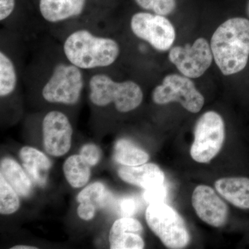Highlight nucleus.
<instances>
[{"instance_id": "3", "label": "nucleus", "mask_w": 249, "mask_h": 249, "mask_svg": "<svg viewBox=\"0 0 249 249\" xmlns=\"http://www.w3.org/2000/svg\"><path fill=\"white\" fill-rule=\"evenodd\" d=\"M90 101L97 107L114 104L119 112L133 111L142 104L143 93L141 87L132 80L118 82L109 75L99 73L90 77Z\"/></svg>"}, {"instance_id": "29", "label": "nucleus", "mask_w": 249, "mask_h": 249, "mask_svg": "<svg viewBox=\"0 0 249 249\" xmlns=\"http://www.w3.org/2000/svg\"><path fill=\"white\" fill-rule=\"evenodd\" d=\"M37 247H33V246L27 245H17L11 247V249H37Z\"/></svg>"}, {"instance_id": "13", "label": "nucleus", "mask_w": 249, "mask_h": 249, "mask_svg": "<svg viewBox=\"0 0 249 249\" xmlns=\"http://www.w3.org/2000/svg\"><path fill=\"white\" fill-rule=\"evenodd\" d=\"M118 175L124 182L145 190L164 184V173L155 163H144L137 166L122 165L118 170Z\"/></svg>"}, {"instance_id": "30", "label": "nucleus", "mask_w": 249, "mask_h": 249, "mask_svg": "<svg viewBox=\"0 0 249 249\" xmlns=\"http://www.w3.org/2000/svg\"><path fill=\"white\" fill-rule=\"evenodd\" d=\"M247 10H248V14L249 15V4H248V7H247Z\"/></svg>"}, {"instance_id": "12", "label": "nucleus", "mask_w": 249, "mask_h": 249, "mask_svg": "<svg viewBox=\"0 0 249 249\" xmlns=\"http://www.w3.org/2000/svg\"><path fill=\"white\" fill-rule=\"evenodd\" d=\"M142 231L143 227L137 219L131 217L117 219L109 231V247L111 249H144Z\"/></svg>"}, {"instance_id": "4", "label": "nucleus", "mask_w": 249, "mask_h": 249, "mask_svg": "<svg viewBox=\"0 0 249 249\" xmlns=\"http://www.w3.org/2000/svg\"><path fill=\"white\" fill-rule=\"evenodd\" d=\"M85 85L83 70L65 59L55 64L42 88L47 102L73 106L79 101Z\"/></svg>"}, {"instance_id": "10", "label": "nucleus", "mask_w": 249, "mask_h": 249, "mask_svg": "<svg viewBox=\"0 0 249 249\" xmlns=\"http://www.w3.org/2000/svg\"><path fill=\"white\" fill-rule=\"evenodd\" d=\"M42 128L44 148L47 154L60 157L70 151L73 127L64 113L55 110L49 111L44 117Z\"/></svg>"}, {"instance_id": "7", "label": "nucleus", "mask_w": 249, "mask_h": 249, "mask_svg": "<svg viewBox=\"0 0 249 249\" xmlns=\"http://www.w3.org/2000/svg\"><path fill=\"white\" fill-rule=\"evenodd\" d=\"M152 98L157 105L178 102L192 113H197L204 104V98L188 77L178 74L168 75L161 84L152 91Z\"/></svg>"}, {"instance_id": "15", "label": "nucleus", "mask_w": 249, "mask_h": 249, "mask_svg": "<svg viewBox=\"0 0 249 249\" xmlns=\"http://www.w3.org/2000/svg\"><path fill=\"white\" fill-rule=\"evenodd\" d=\"M19 156L23 168L32 181L41 187L45 186L47 174L52 166V161L48 157L40 150L29 146L21 148Z\"/></svg>"}, {"instance_id": "18", "label": "nucleus", "mask_w": 249, "mask_h": 249, "mask_svg": "<svg viewBox=\"0 0 249 249\" xmlns=\"http://www.w3.org/2000/svg\"><path fill=\"white\" fill-rule=\"evenodd\" d=\"M114 160L116 163L127 166H137L147 163L150 156L145 150L125 139H119L114 147Z\"/></svg>"}, {"instance_id": "20", "label": "nucleus", "mask_w": 249, "mask_h": 249, "mask_svg": "<svg viewBox=\"0 0 249 249\" xmlns=\"http://www.w3.org/2000/svg\"><path fill=\"white\" fill-rule=\"evenodd\" d=\"M17 69L4 51L0 52V96L5 98L14 92L18 85Z\"/></svg>"}, {"instance_id": "2", "label": "nucleus", "mask_w": 249, "mask_h": 249, "mask_svg": "<svg viewBox=\"0 0 249 249\" xmlns=\"http://www.w3.org/2000/svg\"><path fill=\"white\" fill-rule=\"evenodd\" d=\"M62 50L65 59L82 70L109 67L121 52L114 39L96 35L87 29L71 33L64 41Z\"/></svg>"}, {"instance_id": "16", "label": "nucleus", "mask_w": 249, "mask_h": 249, "mask_svg": "<svg viewBox=\"0 0 249 249\" xmlns=\"http://www.w3.org/2000/svg\"><path fill=\"white\" fill-rule=\"evenodd\" d=\"M216 191L228 201L241 209H249V178H219L214 183Z\"/></svg>"}, {"instance_id": "11", "label": "nucleus", "mask_w": 249, "mask_h": 249, "mask_svg": "<svg viewBox=\"0 0 249 249\" xmlns=\"http://www.w3.org/2000/svg\"><path fill=\"white\" fill-rule=\"evenodd\" d=\"M192 204L198 217L212 227H222L229 216L227 205L211 187L199 185L192 196Z\"/></svg>"}, {"instance_id": "5", "label": "nucleus", "mask_w": 249, "mask_h": 249, "mask_svg": "<svg viewBox=\"0 0 249 249\" xmlns=\"http://www.w3.org/2000/svg\"><path fill=\"white\" fill-rule=\"evenodd\" d=\"M145 219L152 231L167 248L183 249L191 242V235L183 218L164 202L149 204Z\"/></svg>"}, {"instance_id": "14", "label": "nucleus", "mask_w": 249, "mask_h": 249, "mask_svg": "<svg viewBox=\"0 0 249 249\" xmlns=\"http://www.w3.org/2000/svg\"><path fill=\"white\" fill-rule=\"evenodd\" d=\"M87 0H40L39 9L46 22L56 24L78 17L84 11Z\"/></svg>"}, {"instance_id": "8", "label": "nucleus", "mask_w": 249, "mask_h": 249, "mask_svg": "<svg viewBox=\"0 0 249 249\" xmlns=\"http://www.w3.org/2000/svg\"><path fill=\"white\" fill-rule=\"evenodd\" d=\"M130 27L137 37L160 52L169 50L176 37L173 24L160 15L137 13L131 18Z\"/></svg>"}, {"instance_id": "24", "label": "nucleus", "mask_w": 249, "mask_h": 249, "mask_svg": "<svg viewBox=\"0 0 249 249\" xmlns=\"http://www.w3.org/2000/svg\"><path fill=\"white\" fill-rule=\"evenodd\" d=\"M79 155L92 167L99 163L102 157V151L95 144L88 143L81 147Z\"/></svg>"}, {"instance_id": "25", "label": "nucleus", "mask_w": 249, "mask_h": 249, "mask_svg": "<svg viewBox=\"0 0 249 249\" xmlns=\"http://www.w3.org/2000/svg\"><path fill=\"white\" fill-rule=\"evenodd\" d=\"M166 196L167 190L164 184L145 190L143 193V199L149 204L164 202Z\"/></svg>"}, {"instance_id": "21", "label": "nucleus", "mask_w": 249, "mask_h": 249, "mask_svg": "<svg viewBox=\"0 0 249 249\" xmlns=\"http://www.w3.org/2000/svg\"><path fill=\"white\" fill-rule=\"evenodd\" d=\"M109 192L101 182H94L85 187L77 196V201L79 203H88L96 206L98 209H103L107 206L109 199Z\"/></svg>"}, {"instance_id": "23", "label": "nucleus", "mask_w": 249, "mask_h": 249, "mask_svg": "<svg viewBox=\"0 0 249 249\" xmlns=\"http://www.w3.org/2000/svg\"><path fill=\"white\" fill-rule=\"evenodd\" d=\"M135 1L142 9L163 16L171 14L176 7L175 0H135Z\"/></svg>"}, {"instance_id": "26", "label": "nucleus", "mask_w": 249, "mask_h": 249, "mask_svg": "<svg viewBox=\"0 0 249 249\" xmlns=\"http://www.w3.org/2000/svg\"><path fill=\"white\" fill-rule=\"evenodd\" d=\"M97 208L88 203H80L77 213L80 219L85 221L91 220L96 214Z\"/></svg>"}, {"instance_id": "1", "label": "nucleus", "mask_w": 249, "mask_h": 249, "mask_svg": "<svg viewBox=\"0 0 249 249\" xmlns=\"http://www.w3.org/2000/svg\"><path fill=\"white\" fill-rule=\"evenodd\" d=\"M211 48L223 74L242 71L249 58V19L234 18L221 24L212 36Z\"/></svg>"}, {"instance_id": "6", "label": "nucleus", "mask_w": 249, "mask_h": 249, "mask_svg": "<svg viewBox=\"0 0 249 249\" xmlns=\"http://www.w3.org/2000/svg\"><path fill=\"white\" fill-rule=\"evenodd\" d=\"M225 139V124L222 116L213 111H206L196 122L194 142L191 147L193 160L207 163L220 152Z\"/></svg>"}, {"instance_id": "27", "label": "nucleus", "mask_w": 249, "mask_h": 249, "mask_svg": "<svg viewBox=\"0 0 249 249\" xmlns=\"http://www.w3.org/2000/svg\"><path fill=\"white\" fill-rule=\"evenodd\" d=\"M119 206H120L121 212L124 217H131L135 214L137 211V202L132 198L125 197L121 199L119 203Z\"/></svg>"}, {"instance_id": "19", "label": "nucleus", "mask_w": 249, "mask_h": 249, "mask_svg": "<svg viewBox=\"0 0 249 249\" xmlns=\"http://www.w3.org/2000/svg\"><path fill=\"white\" fill-rule=\"evenodd\" d=\"M67 182L75 188L85 186L91 177V166L80 155L70 156L63 165Z\"/></svg>"}, {"instance_id": "17", "label": "nucleus", "mask_w": 249, "mask_h": 249, "mask_svg": "<svg viewBox=\"0 0 249 249\" xmlns=\"http://www.w3.org/2000/svg\"><path fill=\"white\" fill-rule=\"evenodd\" d=\"M0 175L4 177L19 196L27 197L32 193V180L16 160L9 157L2 159L0 163Z\"/></svg>"}, {"instance_id": "28", "label": "nucleus", "mask_w": 249, "mask_h": 249, "mask_svg": "<svg viewBox=\"0 0 249 249\" xmlns=\"http://www.w3.org/2000/svg\"><path fill=\"white\" fill-rule=\"evenodd\" d=\"M16 1L15 0H0V20L4 22L14 12Z\"/></svg>"}, {"instance_id": "22", "label": "nucleus", "mask_w": 249, "mask_h": 249, "mask_svg": "<svg viewBox=\"0 0 249 249\" xmlns=\"http://www.w3.org/2000/svg\"><path fill=\"white\" fill-rule=\"evenodd\" d=\"M18 196L14 188L0 175V213L11 214L17 212L20 206Z\"/></svg>"}, {"instance_id": "9", "label": "nucleus", "mask_w": 249, "mask_h": 249, "mask_svg": "<svg viewBox=\"0 0 249 249\" xmlns=\"http://www.w3.org/2000/svg\"><path fill=\"white\" fill-rule=\"evenodd\" d=\"M213 59L211 45L206 39H197L193 45L175 47L170 51L169 60L183 76L196 78L202 76Z\"/></svg>"}]
</instances>
